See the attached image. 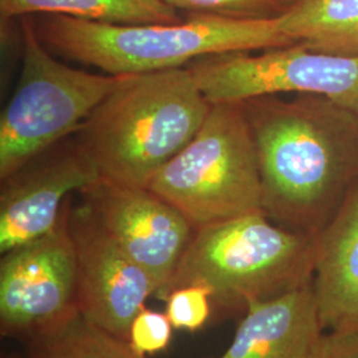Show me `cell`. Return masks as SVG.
Wrapping results in <instances>:
<instances>
[{"mask_svg": "<svg viewBox=\"0 0 358 358\" xmlns=\"http://www.w3.org/2000/svg\"><path fill=\"white\" fill-rule=\"evenodd\" d=\"M242 103L264 214L284 229L315 236L358 185V113L312 94Z\"/></svg>", "mask_w": 358, "mask_h": 358, "instance_id": "1", "label": "cell"}, {"mask_svg": "<svg viewBox=\"0 0 358 358\" xmlns=\"http://www.w3.org/2000/svg\"><path fill=\"white\" fill-rule=\"evenodd\" d=\"M211 105L187 66L121 76L75 137L100 178L149 187L192 141Z\"/></svg>", "mask_w": 358, "mask_h": 358, "instance_id": "2", "label": "cell"}, {"mask_svg": "<svg viewBox=\"0 0 358 358\" xmlns=\"http://www.w3.org/2000/svg\"><path fill=\"white\" fill-rule=\"evenodd\" d=\"M32 17L38 38L52 53L110 76L152 73L187 66L206 56L296 44L278 19L187 15L173 24H110L63 15Z\"/></svg>", "mask_w": 358, "mask_h": 358, "instance_id": "3", "label": "cell"}, {"mask_svg": "<svg viewBox=\"0 0 358 358\" xmlns=\"http://www.w3.org/2000/svg\"><path fill=\"white\" fill-rule=\"evenodd\" d=\"M313 272L315 236L284 229L255 211L195 230L169 292L205 284L214 306L245 310L310 285Z\"/></svg>", "mask_w": 358, "mask_h": 358, "instance_id": "4", "label": "cell"}, {"mask_svg": "<svg viewBox=\"0 0 358 358\" xmlns=\"http://www.w3.org/2000/svg\"><path fill=\"white\" fill-rule=\"evenodd\" d=\"M22 71L0 117V179L72 137L121 76L59 60L40 40L32 16L20 17Z\"/></svg>", "mask_w": 358, "mask_h": 358, "instance_id": "5", "label": "cell"}, {"mask_svg": "<svg viewBox=\"0 0 358 358\" xmlns=\"http://www.w3.org/2000/svg\"><path fill=\"white\" fill-rule=\"evenodd\" d=\"M149 189L194 230L263 211L255 142L242 103H213L203 125Z\"/></svg>", "mask_w": 358, "mask_h": 358, "instance_id": "6", "label": "cell"}, {"mask_svg": "<svg viewBox=\"0 0 358 358\" xmlns=\"http://www.w3.org/2000/svg\"><path fill=\"white\" fill-rule=\"evenodd\" d=\"M187 68L210 103L292 93L321 96L358 113V56L329 55L296 43L257 55L206 56Z\"/></svg>", "mask_w": 358, "mask_h": 358, "instance_id": "7", "label": "cell"}, {"mask_svg": "<svg viewBox=\"0 0 358 358\" xmlns=\"http://www.w3.org/2000/svg\"><path fill=\"white\" fill-rule=\"evenodd\" d=\"M73 195L56 227L0 260V333L29 341L73 316L77 309L76 251L69 229Z\"/></svg>", "mask_w": 358, "mask_h": 358, "instance_id": "8", "label": "cell"}, {"mask_svg": "<svg viewBox=\"0 0 358 358\" xmlns=\"http://www.w3.org/2000/svg\"><path fill=\"white\" fill-rule=\"evenodd\" d=\"M77 195L121 250L150 276L155 296L165 299L195 232L190 222L149 187L100 178Z\"/></svg>", "mask_w": 358, "mask_h": 358, "instance_id": "9", "label": "cell"}, {"mask_svg": "<svg viewBox=\"0 0 358 358\" xmlns=\"http://www.w3.org/2000/svg\"><path fill=\"white\" fill-rule=\"evenodd\" d=\"M76 251L77 309L93 324L128 340L129 328L155 287L81 198L69 211Z\"/></svg>", "mask_w": 358, "mask_h": 358, "instance_id": "10", "label": "cell"}, {"mask_svg": "<svg viewBox=\"0 0 358 358\" xmlns=\"http://www.w3.org/2000/svg\"><path fill=\"white\" fill-rule=\"evenodd\" d=\"M99 179L97 169L75 134L3 179L1 255L53 230L65 202Z\"/></svg>", "mask_w": 358, "mask_h": 358, "instance_id": "11", "label": "cell"}, {"mask_svg": "<svg viewBox=\"0 0 358 358\" xmlns=\"http://www.w3.org/2000/svg\"><path fill=\"white\" fill-rule=\"evenodd\" d=\"M325 332L312 284L250 304L219 358H313Z\"/></svg>", "mask_w": 358, "mask_h": 358, "instance_id": "12", "label": "cell"}, {"mask_svg": "<svg viewBox=\"0 0 358 358\" xmlns=\"http://www.w3.org/2000/svg\"><path fill=\"white\" fill-rule=\"evenodd\" d=\"M312 288L325 331L358 324V185L315 235Z\"/></svg>", "mask_w": 358, "mask_h": 358, "instance_id": "13", "label": "cell"}, {"mask_svg": "<svg viewBox=\"0 0 358 358\" xmlns=\"http://www.w3.org/2000/svg\"><path fill=\"white\" fill-rule=\"evenodd\" d=\"M278 20L288 38L315 51L358 56V0H294Z\"/></svg>", "mask_w": 358, "mask_h": 358, "instance_id": "14", "label": "cell"}, {"mask_svg": "<svg viewBox=\"0 0 358 358\" xmlns=\"http://www.w3.org/2000/svg\"><path fill=\"white\" fill-rule=\"evenodd\" d=\"M3 19L63 15L110 24H173L185 17L164 0H0Z\"/></svg>", "mask_w": 358, "mask_h": 358, "instance_id": "15", "label": "cell"}, {"mask_svg": "<svg viewBox=\"0 0 358 358\" xmlns=\"http://www.w3.org/2000/svg\"><path fill=\"white\" fill-rule=\"evenodd\" d=\"M29 358H146L80 312L27 341Z\"/></svg>", "mask_w": 358, "mask_h": 358, "instance_id": "16", "label": "cell"}, {"mask_svg": "<svg viewBox=\"0 0 358 358\" xmlns=\"http://www.w3.org/2000/svg\"><path fill=\"white\" fill-rule=\"evenodd\" d=\"M178 13L238 20L278 19L294 0H164Z\"/></svg>", "mask_w": 358, "mask_h": 358, "instance_id": "17", "label": "cell"}, {"mask_svg": "<svg viewBox=\"0 0 358 358\" xmlns=\"http://www.w3.org/2000/svg\"><path fill=\"white\" fill-rule=\"evenodd\" d=\"M166 315L174 329L196 332L211 317L213 291L205 284H186L173 288L164 299Z\"/></svg>", "mask_w": 358, "mask_h": 358, "instance_id": "18", "label": "cell"}, {"mask_svg": "<svg viewBox=\"0 0 358 358\" xmlns=\"http://www.w3.org/2000/svg\"><path fill=\"white\" fill-rule=\"evenodd\" d=\"M173 329L166 313L142 308L130 324L129 344L142 356L157 355L170 344Z\"/></svg>", "mask_w": 358, "mask_h": 358, "instance_id": "19", "label": "cell"}, {"mask_svg": "<svg viewBox=\"0 0 358 358\" xmlns=\"http://www.w3.org/2000/svg\"><path fill=\"white\" fill-rule=\"evenodd\" d=\"M313 358H358V324L325 331Z\"/></svg>", "mask_w": 358, "mask_h": 358, "instance_id": "20", "label": "cell"}, {"mask_svg": "<svg viewBox=\"0 0 358 358\" xmlns=\"http://www.w3.org/2000/svg\"><path fill=\"white\" fill-rule=\"evenodd\" d=\"M8 358H22V357H8ZM27 358H29V357H27Z\"/></svg>", "mask_w": 358, "mask_h": 358, "instance_id": "21", "label": "cell"}]
</instances>
